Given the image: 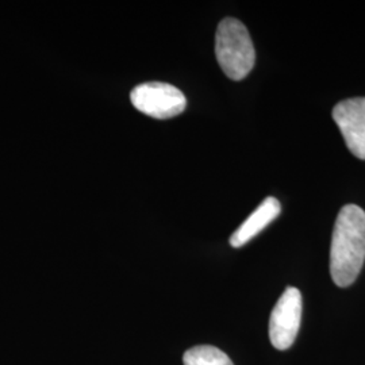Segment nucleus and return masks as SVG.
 <instances>
[{"label": "nucleus", "mask_w": 365, "mask_h": 365, "mask_svg": "<svg viewBox=\"0 0 365 365\" xmlns=\"http://www.w3.org/2000/svg\"><path fill=\"white\" fill-rule=\"evenodd\" d=\"M280 210L282 206L276 197L274 196L265 197L261 202L260 206L255 210L232 235L230 245L233 248H241L247 245L252 238H255L261 230H264L271 222L274 221V218L280 215Z\"/></svg>", "instance_id": "6"}, {"label": "nucleus", "mask_w": 365, "mask_h": 365, "mask_svg": "<svg viewBox=\"0 0 365 365\" xmlns=\"http://www.w3.org/2000/svg\"><path fill=\"white\" fill-rule=\"evenodd\" d=\"M215 54L227 78L238 81L248 76L255 66L256 52L248 29L241 21L225 18L218 25Z\"/></svg>", "instance_id": "2"}, {"label": "nucleus", "mask_w": 365, "mask_h": 365, "mask_svg": "<svg viewBox=\"0 0 365 365\" xmlns=\"http://www.w3.org/2000/svg\"><path fill=\"white\" fill-rule=\"evenodd\" d=\"M365 261V211L346 205L339 212L330 247V274L339 287H349Z\"/></svg>", "instance_id": "1"}, {"label": "nucleus", "mask_w": 365, "mask_h": 365, "mask_svg": "<svg viewBox=\"0 0 365 365\" xmlns=\"http://www.w3.org/2000/svg\"><path fill=\"white\" fill-rule=\"evenodd\" d=\"M130 99L138 111L156 119L178 117L187 106V99L179 88L161 81L137 86L131 91Z\"/></svg>", "instance_id": "3"}, {"label": "nucleus", "mask_w": 365, "mask_h": 365, "mask_svg": "<svg viewBox=\"0 0 365 365\" xmlns=\"http://www.w3.org/2000/svg\"><path fill=\"white\" fill-rule=\"evenodd\" d=\"M184 365H235L230 357L211 345H199L188 349L182 356Z\"/></svg>", "instance_id": "7"}, {"label": "nucleus", "mask_w": 365, "mask_h": 365, "mask_svg": "<svg viewBox=\"0 0 365 365\" xmlns=\"http://www.w3.org/2000/svg\"><path fill=\"white\" fill-rule=\"evenodd\" d=\"M300 319L302 294L298 288H286L269 318V339L276 349L286 351L292 346L299 331Z\"/></svg>", "instance_id": "4"}, {"label": "nucleus", "mask_w": 365, "mask_h": 365, "mask_svg": "<svg viewBox=\"0 0 365 365\" xmlns=\"http://www.w3.org/2000/svg\"><path fill=\"white\" fill-rule=\"evenodd\" d=\"M331 115L353 156L365 160V98L339 102Z\"/></svg>", "instance_id": "5"}]
</instances>
